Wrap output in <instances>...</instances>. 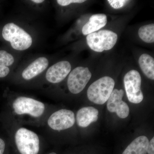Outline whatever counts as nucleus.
I'll return each mask as SVG.
<instances>
[{"mask_svg": "<svg viewBox=\"0 0 154 154\" xmlns=\"http://www.w3.org/2000/svg\"><path fill=\"white\" fill-rule=\"evenodd\" d=\"M3 38L11 42L14 49L23 51L28 49L32 44V38L28 33L14 23L6 24L2 30Z\"/></svg>", "mask_w": 154, "mask_h": 154, "instance_id": "obj_1", "label": "nucleus"}, {"mask_svg": "<svg viewBox=\"0 0 154 154\" xmlns=\"http://www.w3.org/2000/svg\"><path fill=\"white\" fill-rule=\"evenodd\" d=\"M115 85V82L111 77L105 76L95 81L87 91L90 101L98 105H103L107 102Z\"/></svg>", "mask_w": 154, "mask_h": 154, "instance_id": "obj_2", "label": "nucleus"}, {"mask_svg": "<svg viewBox=\"0 0 154 154\" xmlns=\"http://www.w3.org/2000/svg\"><path fill=\"white\" fill-rule=\"evenodd\" d=\"M15 141L21 154H38L40 149V141L38 135L25 128L17 130Z\"/></svg>", "mask_w": 154, "mask_h": 154, "instance_id": "obj_3", "label": "nucleus"}, {"mask_svg": "<svg viewBox=\"0 0 154 154\" xmlns=\"http://www.w3.org/2000/svg\"><path fill=\"white\" fill-rule=\"evenodd\" d=\"M12 106L14 113L17 115H27L35 118L42 116L45 109L44 103L25 96L17 98L13 102Z\"/></svg>", "mask_w": 154, "mask_h": 154, "instance_id": "obj_4", "label": "nucleus"}, {"mask_svg": "<svg viewBox=\"0 0 154 154\" xmlns=\"http://www.w3.org/2000/svg\"><path fill=\"white\" fill-rule=\"evenodd\" d=\"M117 34L107 30H99L87 36V43L91 49L101 52L113 48L117 42Z\"/></svg>", "mask_w": 154, "mask_h": 154, "instance_id": "obj_5", "label": "nucleus"}, {"mask_svg": "<svg viewBox=\"0 0 154 154\" xmlns=\"http://www.w3.org/2000/svg\"><path fill=\"white\" fill-rule=\"evenodd\" d=\"M125 88L129 102L139 104L143 99V94L141 90V77L139 72L131 70L125 76Z\"/></svg>", "mask_w": 154, "mask_h": 154, "instance_id": "obj_6", "label": "nucleus"}, {"mask_svg": "<svg viewBox=\"0 0 154 154\" xmlns=\"http://www.w3.org/2000/svg\"><path fill=\"white\" fill-rule=\"evenodd\" d=\"M91 76L88 67H77L69 75L67 80L69 91L73 94H79L85 88Z\"/></svg>", "mask_w": 154, "mask_h": 154, "instance_id": "obj_7", "label": "nucleus"}, {"mask_svg": "<svg viewBox=\"0 0 154 154\" xmlns=\"http://www.w3.org/2000/svg\"><path fill=\"white\" fill-rule=\"evenodd\" d=\"M75 122L74 113L71 110L61 109L51 114L47 123L51 129L57 131L64 130L73 126Z\"/></svg>", "mask_w": 154, "mask_h": 154, "instance_id": "obj_8", "label": "nucleus"}, {"mask_svg": "<svg viewBox=\"0 0 154 154\" xmlns=\"http://www.w3.org/2000/svg\"><path fill=\"white\" fill-rule=\"evenodd\" d=\"M124 91L123 90L113 89L107 101V108L111 113H116L119 118H126L129 114V108L122 101Z\"/></svg>", "mask_w": 154, "mask_h": 154, "instance_id": "obj_9", "label": "nucleus"}, {"mask_svg": "<svg viewBox=\"0 0 154 154\" xmlns=\"http://www.w3.org/2000/svg\"><path fill=\"white\" fill-rule=\"evenodd\" d=\"M71 70L70 63L67 61H62L51 66L46 72L45 77L49 82L60 83L66 78Z\"/></svg>", "mask_w": 154, "mask_h": 154, "instance_id": "obj_10", "label": "nucleus"}, {"mask_svg": "<svg viewBox=\"0 0 154 154\" xmlns=\"http://www.w3.org/2000/svg\"><path fill=\"white\" fill-rule=\"evenodd\" d=\"M98 115L99 111L94 107H83L77 112V124L81 127H87L91 123L97 121Z\"/></svg>", "mask_w": 154, "mask_h": 154, "instance_id": "obj_11", "label": "nucleus"}, {"mask_svg": "<svg viewBox=\"0 0 154 154\" xmlns=\"http://www.w3.org/2000/svg\"><path fill=\"white\" fill-rule=\"evenodd\" d=\"M48 65V61L46 58H38L24 69L22 76L25 80L31 79L44 71Z\"/></svg>", "mask_w": 154, "mask_h": 154, "instance_id": "obj_12", "label": "nucleus"}, {"mask_svg": "<svg viewBox=\"0 0 154 154\" xmlns=\"http://www.w3.org/2000/svg\"><path fill=\"white\" fill-rule=\"evenodd\" d=\"M107 23V17L105 14L92 15L89 21L83 26L82 32L84 35H89L105 27Z\"/></svg>", "mask_w": 154, "mask_h": 154, "instance_id": "obj_13", "label": "nucleus"}, {"mask_svg": "<svg viewBox=\"0 0 154 154\" xmlns=\"http://www.w3.org/2000/svg\"><path fill=\"white\" fill-rule=\"evenodd\" d=\"M149 142L146 137H139L128 146L122 154H146Z\"/></svg>", "mask_w": 154, "mask_h": 154, "instance_id": "obj_14", "label": "nucleus"}, {"mask_svg": "<svg viewBox=\"0 0 154 154\" xmlns=\"http://www.w3.org/2000/svg\"><path fill=\"white\" fill-rule=\"evenodd\" d=\"M139 64L142 71L146 76L150 79L154 80V59L147 54L140 56L139 59Z\"/></svg>", "mask_w": 154, "mask_h": 154, "instance_id": "obj_15", "label": "nucleus"}, {"mask_svg": "<svg viewBox=\"0 0 154 154\" xmlns=\"http://www.w3.org/2000/svg\"><path fill=\"white\" fill-rule=\"evenodd\" d=\"M13 56L4 50H0V78H4L10 72L9 66L14 63Z\"/></svg>", "mask_w": 154, "mask_h": 154, "instance_id": "obj_16", "label": "nucleus"}, {"mask_svg": "<svg viewBox=\"0 0 154 154\" xmlns=\"http://www.w3.org/2000/svg\"><path fill=\"white\" fill-rule=\"evenodd\" d=\"M140 38L146 43L154 42V24H149L142 26L138 30Z\"/></svg>", "mask_w": 154, "mask_h": 154, "instance_id": "obj_17", "label": "nucleus"}, {"mask_svg": "<svg viewBox=\"0 0 154 154\" xmlns=\"http://www.w3.org/2000/svg\"><path fill=\"white\" fill-rule=\"evenodd\" d=\"M107 2L113 8L118 9L122 8L129 1L125 0H108Z\"/></svg>", "mask_w": 154, "mask_h": 154, "instance_id": "obj_18", "label": "nucleus"}, {"mask_svg": "<svg viewBox=\"0 0 154 154\" xmlns=\"http://www.w3.org/2000/svg\"><path fill=\"white\" fill-rule=\"evenodd\" d=\"M85 2L84 0H57V1L58 4L62 6L69 5L72 3H82Z\"/></svg>", "mask_w": 154, "mask_h": 154, "instance_id": "obj_19", "label": "nucleus"}, {"mask_svg": "<svg viewBox=\"0 0 154 154\" xmlns=\"http://www.w3.org/2000/svg\"><path fill=\"white\" fill-rule=\"evenodd\" d=\"M147 153L149 154H154V138L149 142L148 146Z\"/></svg>", "mask_w": 154, "mask_h": 154, "instance_id": "obj_20", "label": "nucleus"}, {"mask_svg": "<svg viewBox=\"0 0 154 154\" xmlns=\"http://www.w3.org/2000/svg\"><path fill=\"white\" fill-rule=\"evenodd\" d=\"M6 143L5 140L0 137V154H4L5 149Z\"/></svg>", "mask_w": 154, "mask_h": 154, "instance_id": "obj_21", "label": "nucleus"}, {"mask_svg": "<svg viewBox=\"0 0 154 154\" xmlns=\"http://www.w3.org/2000/svg\"><path fill=\"white\" fill-rule=\"evenodd\" d=\"M32 2L36 3V4H40V3L44 2V1H43V0H32Z\"/></svg>", "mask_w": 154, "mask_h": 154, "instance_id": "obj_22", "label": "nucleus"}, {"mask_svg": "<svg viewBox=\"0 0 154 154\" xmlns=\"http://www.w3.org/2000/svg\"><path fill=\"white\" fill-rule=\"evenodd\" d=\"M48 154H57L55 152H51L50 153Z\"/></svg>", "mask_w": 154, "mask_h": 154, "instance_id": "obj_23", "label": "nucleus"}]
</instances>
